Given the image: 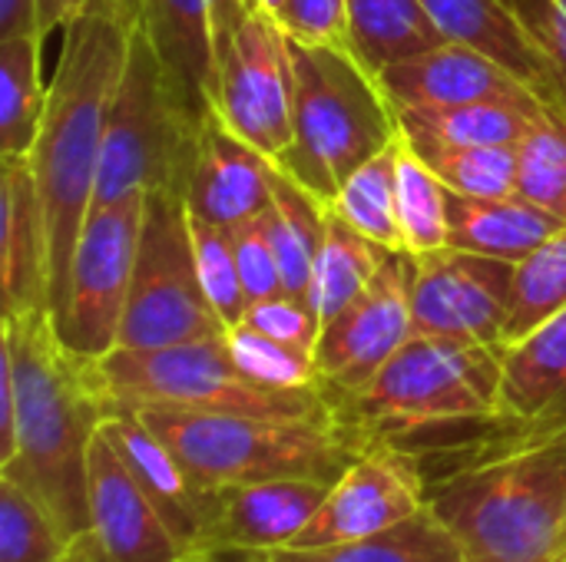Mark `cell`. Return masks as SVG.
Segmentation results:
<instances>
[{"mask_svg": "<svg viewBox=\"0 0 566 562\" xmlns=\"http://www.w3.org/2000/svg\"><path fill=\"white\" fill-rule=\"evenodd\" d=\"M292 146L275 162L322 205H332L355 169L401 136L398 109L371 73L342 43L289 36Z\"/></svg>", "mask_w": 566, "mask_h": 562, "instance_id": "277c9868", "label": "cell"}, {"mask_svg": "<svg viewBox=\"0 0 566 562\" xmlns=\"http://www.w3.org/2000/svg\"><path fill=\"white\" fill-rule=\"evenodd\" d=\"M560 562H566V556H564V560H560Z\"/></svg>", "mask_w": 566, "mask_h": 562, "instance_id": "c3c4849f", "label": "cell"}, {"mask_svg": "<svg viewBox=\"0 0 566 562\" xmlns=\"http://www.w3.org/2000/svg\"><path fill=\"white\" fill-rule=\"evenodd\" d=\"M133 26L156 50L192 116H212L216 89V17L222 0H126Z\"/></svg>", "mask_w": 566, "mask_h": 562, "instance_id": "44dd1931", "label": "cell"}, {"mask_svg": "<svg viewBox=\"0 0 566 562\" xmlns=\"http://www.w3.org/2000/svg\"><path fill=\"white\" fill-rule=\"evenodd\" d=\"M428 507L424 467L415 450L371 434L348 470L328 487L318 513L285 550L352 543L391 530Z\"/></svg>", "mask_w": 566, "mask_h": 562, "instance_id": "7c38bea8", "label": "cell"}, {"mask_svg": "<svg viewBox=\"0 0 566 562\" xmlns=\"http://www.w3.org/2000/svg\"><path fill=\"white\" fill-rule=\"evenodd\" d=\"M566 308V225L547 238L537 252H531L514 268L507 321H504V348L527 338L534 328L551 321Z\"/></svg>", "mask_w": 566, "mask_h": 562, "instance_id": "d6a6232c", "label": "cell"}, {"mask_svg": "<svg viewBox=\"0 0 566 562\" xmlns=\"http://www.w3.org/2000/svg\"><path fill=\"white\" fill-rule=\"evenodd\" d=\"M564 229L557 215L547 209L514 195L501 199H471L448 189V232L451 248L501 258V262H524L537 252L547 238Z\"/></svg>", "mask_w": 566, "mask_h": 562, "instance_id": "603a6c76", "label": "cell"}, {"mask_svg": "<svg viewBox=\"0 0 566 562\" xmlns=\"http://www.w3.org/2000/svg\"><path fill=\"white\" fill-rule=\"evenodd\" d=\"M415 255L388 248L371 285L322 328L315 344V364L322 381L338 394L352 397L365 391L378 371L398 354L415 335L411 325V285Z\"/></svg>", "mask_w": 566, "mask_h": 562, "instance_id": "4fadbf2b", "label": "cell"}, {"mask_svg": "<svg viewBox=\"0 0 566 562\" xmlns=\"http://www.w3.org/2000/svg\"><path fill=\"white\" fill-rule=\"evenodd\" d=\"M53 562H73V560H70V553H66V556H60V560H53Z\"/></svg>", "mask_w": 566, "mask_h": 562, "instance_id": "7dc6e473", "label": "cell"}, {"mask_svg": "<svg viewBox=\"0 0 566 562\" xmlns=\"http://www.w3.org/2000/svg\"><path fill=\"white\" fill-rule=\"evenodd\" d=\"M50 83L43 79V36H0V162L30 159L40 136Z\"/></svg>", "mask_w": 566, "mask_h": 562, "instance_id": "484cf974", "label": "cell"}, {"mask_svg": "<svg viewBox=\"0 0 566 562\" xmlns=\"http://www.w3.org/2000/svg\"><path fill=\"white\" fill-rule=\"evenodd\" d=\"M514 192L566 225V113H544L517 146Z\"/></svg>", "mask_w": 566, "mask_h": 562, "instance_id": "e575fe53", "label": "cell"}, {"mask_svg": "<svg viewBox=\"0 0 566 562\" xmlns=\"http://www.w3.org/2000/svg\"><path fill=\"white\" fill-rule=\"evenodd\" d=\"M272 562H471L458 537L424 507L411 520L365 540L315 550H272Z\"/></svg>", "mask_w": 566, "mask_h": 562, "instance_id": "83f0119b", "label": "cell"}, {"mask_svg": "<svg viewBox=\"0 0 566 562\" xmlns=\"http://www.w3.org/2000/svg\"><path fill=\"white\" fill-rule=\"evenodd\" d=\"M206 487H235L262 480H322L335 484L371 441L361 424L338 421H279L249 414H202L172 407H129Z\"/></svg>", "mask_w": 566, "mask_h": 562, "instance_id": "5b68a950", "label": "cell"}, {"mask_svg": "<svg viewBox=\"0 0 566 562\" xmlns=\"http://www.w3.org/2000/svg\"><path fill=\"white\" fill-rule=\"evenodd\" d=\"M245 325H252L255 331L275 338V341H285L292 348H302L308 354H315V344H318V335H322V321L315 318L312 305L305 298H292V295H272V298H262V301H252L249 305V315H245Z\"/></svg>", "mask_w": 566, "mask_h": 562, "instance_id": "ab89813d", "label": "cell"}, {"mask_svg": "<svg viewBox=\"0 0 566 562\" xmlns=\"http://www.w3.org/2000/svg\"><path fill=\"white\" fill-rule=\"evenodd\" d=\"M226 348L239 371L252 378L262 388L275 391H305V388H322V374L315 364V354L292 348L285 341H275L252 325H235L226 331Z\"/></svg>", "mask_w": 566, "mask_h": 562, "instance_id": "8d00e7d4", "label": "cell"}, {"mask_svg": "<svg viewBox=\"0 0 566 562\" xmlns=\"http://www.w3.org/2000/svg\"><path fill=\"white\" fill-rule=\"evenodd\" d=\"M378 79L398 109H448L471 103H517L531 109H551L494 56L454 40H444L428 53L381 70Z\"/></svg>", "mask_w": 566, "mask_h": 562, "instance_id": "2e32d148", "label": "cell"}, {"mask_svg": "<svg viewBox=\"0 0 566 562\" xmlns=\"http://www.w3.org/2000/svg\"><path fill=\"white\" fill-rule=\"evenodd\" d=\"M103 434L113 441L119 457L126 460L129 474L139 480L143 494L163 517V523L172 530L179 547L192 556L202 553L212 500L216 490L199 484L179 457L143 424V417L129 407H113L103 421Z\"/></svg>", "mask_w": 566, "mask_h": 562, "instance_id": "ac0fdd59", "label": "cell"}, {"mask_svg": "<svg viewBox=\"0 0 566 562\" xmlns=\"http://www.w3.org/2000/svg\"><path fill=\"white\" fill-rule=\"evenodd\" d=\"M272 179L275 162L212 113L199 129L196 162L182 199L192 219L235 229L272 205Z\"/></svg>", "mask_w": 566, "mask_h": 562, "instance_id": "e0dca14e", "label": "cell"}, {"mask_svg": "<svg viewBox=\"0 0 566 562\" xmlns=\"http://www.w3.org/2000/svg\"><path fill=\"white\" fill-rule=\"evenodd\" d=\"M10 33L43 36L40 23H36V3L33 0H0V36H10Z\"/></svg>", "mask_w": 566, "mask_h": 562, "instance_id": "7bdbcfd3", "label": "cell"}, {"mask_svg": "<svg viewBox=\"0 0 566 562\" xmlns=\"http://www.w3.org/2000/svg\"><path fill=\"white\" fill-rule=\"evenodd\" d=\"M0 169L3 315L50 311V238L30 159H7Z\"/></svg>", "mask_w": 566, "mask_h": 562, "instance_id": "ffe728a7", "label": "cell"}, {"mask_svg": "<svg viewBox=\"0 0 566 562\" xmlns=\"http://www.w3.org/2000/svg\"><path fill=\"white\" fill-rule=\"evenodd\" d=\"M226 331L199 282L186 199L179 192H146L139 252L116 348H172L226 338Z\"/></svg>", "mask_w": 566, "mask_h": 562, "instance_id": "9c48e42d", "label": "cell"}, {"mask_svg": "<svg viewBox=\"0 0 566 562\" xmlns=\"http://www.w3.org/2000/svg\"><path fill=\"white\" fill-rule=\"evenodd\" d=\"M541 50L566 76V0H507Z\"/></svg>", "mask_w": 566, "mask_h": 562, "instance_id": "b9f144b4", "label": "cell"}, {"mask_svg": "<svg viewBox=\"0 0 566 562\" xmlns=\"http://www.w3.org/2000/svg\"><path fill=\"white\" fill-rule=\"evenodd\" d=\"M428 510L471 562H560L566 556V411L497 421L484 441L424 470Z\"/></svg>", "mask_w": 566, "mask_h": 562, "instance_id": "6da1fadb", "label": "cell"}, {"mask_svg": "<svg viewBox=\"0 0 566 562\" xmlns=\"http://www.w3.org/2000/svg\"><path fill=\"white\" fill-rule=\"evenodd\" d=\"M398 149H401V136L385 152H378L361 169H355L328 209L342 215L352 229H358L365 238L405 252L401 222H398Z\"/></svg>", "mask_w": 566, "mask_h": 562, "instance_id": "4dcf8cb0", "label": "cell"}, {"mask_svg": "<svg viewBox=\"0 0 566 562\" xmlns=\"http://www.w3.org/2000/svg\"><path fill=\"white\" fill-rule=\"evenodd\" d=\"M415 156L458 195L501 199L517 185V146H448L401 132Z\"/></svg>", "mask_w": 566, "mask_h": 562, "instance_id": "1f68e13d", "label": "cell"}, {"mask_svg": "<svg viewBox=\"0 0 566 562\" xmlns=\"http://www.w3.org/2000/svg\"><path fill=\"white\" fill-rule=\"evenodd\" d=\"M566 411V308L501 351V421H544Z\"/></svg>", "mask_w": 566, "mask_h": 562, "instance_id": "cb8c5ba5", "label": "cell"}, {"mask_svg": "<svg viewBox=\"0 0 566 562\" xmlns=\"http://www.w3.org/2000/svg\"><path fill=\"white\" fill-rule=\"evenodd\" d=\"M0 374L13 388L0 477L27 487L76 540L90 530V450L109 417L93 364L63 348L50 311H30L0 318Z\"/></svg>", "mask_w": 566, "mask_h": 562, "instance_id": "7a4b0ae2", "label": "cell"}, {"mask_svg": "<svg viewBox=\"0 0 566 562\" xmlns=\"http://www.w3.org/2000/svg\"><path fill=\"white\" fill-rule=\"evenodd\" d=\"M411 325L415 335L461 338L504 348V321L514 285V262L441 248L415 255Z\"/></svg>", "mask_w": 566, "mask_h": 562, "instance_id": "5bb4252c", "label": "cell"}, {"mask_svg": "<svg viewBox=\"0 0 566 562\" xmlns=\"http://www.w3.org/2000/svg\"><path fill=\"white\" fill-rule=\"evenodd\" d=\"M66 553L73 562L189 560L103 427L90 450V530Z\"/></svg>", "mask_w": 566, "mask_h": 562, "instance_id": "9a60e30c", "label": "cell"}, {"mask_svg": "<svg viewBox=\"0 0 566 562\" xmlns=\"http://www.w3.org/2000/svg\"><path fill=\"white\" fill-rule=\"evenodd\" d=\"M212 113L272 162L292 146L289 33L252 0L219 3Z\"/></svg>", "mask_w": 566, "mask_h": 562, "instance_id": "30bf717a", "label": "cell"}, {"mask_svg": "<svg viewBox=\"0 0 566 562\" xmlns=\"http://www.w3.org/2000/svg\"><path fill=\"white\" fill-rule=\"evenodd\" d=\"M146 195H129L90 209L80 232L66 291L53 311V331L80 361H103L119 344V325L129 301Z\"/></svg>", "mask_w": 566, "mask_h": 562, "instance_id": "8fae6325", "label": "cell"}, {"mask_svg": "<svg viewBox=\"0 0 566 562\" xmlns=\"http://www.w3.org/2000/svg\"><path fill=\"white\" fill-rule=\"evenodd\" d=\"M444 40L474 46L524 79L551 109L566 113V76L541 50L507 0H421Z\"/></svg>", "mask_w": 566, "mask_h": 562, "instance_id": "7402d4cb", "label": "cell"}, {"mask_svg": "<svg viewBox=\"0 0 566 562\" xmlns=\"http://www.w3.org/2000/svg\"><path fill=\"white\" fill-rule=\"evenodd\" d=\"M33 3H36V23H40L43 36L66 26V3L63 0H33Z\"/></svg>", "mask_w": 566, "mask_h": 562, "instance_id": "ee69618b", "label": "cell"}, {"mask_svg": "<svg viewBox=\"0 0 566 562\" xmlns=\"http://www.w3.org/2000/svg\"><path fill=\"white\" fill-rule=\"evenodd\" d=\"M70 543L27 487L0 477V562H53L66 556Z\"/></svg>", "mask_w": 566, "mask_h": 562, "instance_id": "d590c367", "label": "cell"}, {"mask_svg": "<svg viewBox=\"0 0 566 562\" xmlns=\"http://www.w3.org/2000/svg\"><path fill=\"white\" fill-rule=\"evenodd\" d=\"M186 562H272L269 553H249V550H216V553H199Z\"/></svg>", "mask_w": 566, "mask_h": 562, "instance_id": "f6af8a7d", "label": "cell"}, {"mask_svg": "<svg viewBox=\"0 0 566 562\" xmlns=\"http://www.w3.org/2000/svg\"><path fill=\"white\" fill-rule=\"evenodd\" d=\"M60 33L63 43L50 76L40 136L30 152L50 238V315L60 308L70 262L93 209L99 152L129 56L133 23L119 10L93 7Z\"/></svg>", "mask_w": 566, "mask_h": 562, "instance_id": "3957f363", "label": "cell"}, {"mask_svg": "<svg viewBox=\"0 0 566 562\" xmlns=\"http://www.w3.org/2000/svg\"><path fill=\"white\" fill-rule=\"evenodd\" d=\"M332 484L322 480H262L219 487L206 530L202 553L249 550L272 553L298 540L318 513Z\"/></svg>", "mask_w": 566, "mask_h": 562, "instance_id": "d6986e66", "label": "cell"}, {"mask_svg": "<svg viewBox=\"0 0 566 562\" xmlns=\"http://www.w3.org/2000/svg\"><path fill=\"white\" fill-rule=\"evenodd\" d=\"M229 232H232V245H235V258H239V272H242L249 301L282 295V272H279V258H275V248H272V238L265 229V212L239 222Z\"/></svg>", "mask_w": 566, "mask_h": 562, "instance_id": "f35d334b", "label": "cell"}, {"mask_svg": "<svg viewBox=\"0 0 566 562\" xmlns=\"http://www.w3.org/2000/svg\"><path fill=\"white\" fill-rule=\"evenodd\" d=\"M398 222L405 252L411 255H431L451 245L448 185L415 156L405 136L398 149Z\"/></svg>", "mask_w": 566, "mask_h": 562, "instance_id": "836d02e7", "label": "cell"}, {"mask_svg": "<svg viewBox=\"0 0 566 562\" xmlns=\"http://www.w3.org/2000/svg\"><path fill=\"white\" fill-rule=\"evenodd\" d=\"M385 252H388L385 245L365 238L358 229H352L342 215L328 209L325 238L308 285V305L322 321V328L335 321L371 285Z\"/></svg>", "mask_w": 566, "mask_h": 562, "instance_id": "f1b7e54d", "label": "cell"}, {"mask_svg": "<svg viewBox=\"0 0 566 562\" xmlns=\"http://www.w3.org/2000/svg\"><path fill=\"white\" fill-rule=\"evenodd\" d=\"M259 10H265V13H272L275 20H282V10H285V0H252Z\"/></svg>", "mask_w": 566, "mask_h": 562, "instance_id": "bcb514c9", "label": "cell"}, {"mask_svg": "<svg viewBox=\"0 0 566 562\" xmlns=\"http://www.w3.org/2000/svg\"><path fill=\"white\" fill-rule=\"evenodd\" d=\"M93 378L113 407H172L202 414H249L279 421H338V394L322 388L275 391L239 371L226 338L172 348H116L93 361Z\"/></svg>", "mask_w": 566, "mask_h": 562, "instance_id": "8992f818", "label": "cell"}, {"mask_svg": "<svg viewBox=\"0 0 566 562\" xmlns=\"http://www.w3.org/2000/svg\"><path fill=\"white\" fill-rule=\"evenodd\" d=\"M328 205H322L308 189H302L289 172L275 166L272 179V205L265 209V229L279 258L282 291L308 301V285L315 272V258L325 238Z\"/></svg>", "mask_w": 566, "mask_h": 562, "instance_id": "4316f807", "label": "cell"}, {"mask_svg": "<svg viewBox=\"0 0 566 562\" xmlns=\"http://www.w3.org/2000/svg\"><path fill=\"white\" fill-rule=\"evenodd\" d=\"M501 351L461 338L411 335L365 391L338 397L342 411L388 441L494 424L501 421Z\"/></svg>", "mask_w": 566, "mask_h": 562, "instance_id": "52a82bcc", "label": "cell"}, {"mask_svg": "<svg viewBox=\"0 0 566 562\" xmlns=\"http://www.w3.org/2000/svg\"><path fill=\"white\" fill-rule=\"evenodd\" d=\"M544 113L551 109H531L517 103H471L448 109H398V123L408 136H424L448 146H521Z\"/></svg>", "mask_w": 566, "mask_h": 562, "instance_id": "f546056e", "label": "cell"}, {"mask_svg": "<svg viewBox=\"0 0 566 562\" xmlns=\"http://www.w3.org/2000/svg\"><path fill=\"white\" fill-rule=\"evenodd\" d=\"M345 36L371 73L444 43L421 0H345Z\"/></svg>", "mask_w": 566, "mask_h": 562, "instance_id": "d4e9b609", "label": "cell"}, {"mask_svg": "<svg viewBox=\"0 0 566 562\" xmlns=\"http://www.w3.org/2000/svg\"><path fill=\"white\" fill-rule=\"evenodd\" d=\"M282 30L302 43H342L345 36V0H285Z\"/></svg>", "mask_w": 566, "mask_h": 562, "instance_id": "60d3db41", "label": "cell"}, {"mask_svg": "<svg viewBox=\"0 0 566 562\" xmlns=\"http://www.w3.org/2000/svg\"><path fill=\"white\" fill-rule=\"evenodd\" d=\"M192 245H196V268H199V282L202 291L209 298V305L216 308V315L222 318L226 328H235L245 321L249 315V295L242 285V272H239V258H235V245H232V232L202 219H192Z\"/></svg>", "mask_w": 566, "mask_h": 562, "instance_id": "74e56055", "label": "cell"}, {"mask_svg": "<svg viewBox=\"0 0 566 562\" xmlns=\"http://www.w3.org/2000/svg\"><path fill=\"white\" fill-rule=\"evenodd\" d=\"M202 123L206 119L192 116L176 93L149 40L133 26L129 56L113 96L99 152L93 209L146 192L182 195L196 162Z\"/></svg>", "mask_w": 566, "mask_h": 562, "instance_id": "ba28073f", "label": "cell"}]
</instances>
